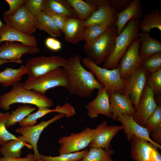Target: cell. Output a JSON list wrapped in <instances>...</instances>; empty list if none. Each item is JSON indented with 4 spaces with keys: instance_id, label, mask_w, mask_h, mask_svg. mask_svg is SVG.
I'll use <instances>...</instances> for the list:
<instances>
[{
    "instance_id": "32",
    "label": "cell",
    "mask_w": 161,
    "mask_h": 161,
    "mask_svg": "<svg viewBox=\"0 0 161 161\" xmlns=\"http://www.w3.org/2000/svg\"><path fill=\"white\" fill-rule=\"evenodd\" d=\"M36 109L35 107H32L31 105L24 104L19 106L10 114L5 124L6 128L12 126L22 121Z\"/></svg>"
},
{
    "instance_id": "2",
    "label": "cell",
    "mask_w": 161,
    "mask_h": 161,
    "mask_svg": "<svg viewBox=\"0 0 161 161\" xmlns=\"http://www.w3.org/2000/svg\"><path fill=\"white\" fill-rule=\"evenodd\" d=\"M16 103L32 104L38 108H49L53 104L52 100L45 95L24 88L23 83L20 81L12 86L11 90L0 96V109L3 110L10 109V106Z\"/></svg>"
},
{
    "instance_id": "33",
    "label": "cell",
    "mask_w": 161,
    "mask_h": 161,
    "mask_svg": "<svg viewBox=\"0 0 161 161\" xmlns=\"http://www.w3.org/2000/svg\"><path fill=\"white\" fill-rule=\"evenodd\" d=\"M114 151L110 149L106 150L101 148L89 147L84 157L79 161H108Z\"/></svg>"
},
{
    "instance_id": "10",
    "label": "cell",
    "mask_w": 161,
    "mask_h": 161,
    "mask_svg": "<svg viewBox=\"0 0 161 161\" xmlns=\"http://www.w3.org/2000/svg\"><path fill=\"white\" fill-rule=\"evenodd\" d=\"M149 74L141 66L124 79L125 89L124 94L128 95L131 100L136 110L146 85Z\"/></svg>"
},
{
    "instance_id": "46",
    "label": "cell",
    "mask_w": 161,
    "mask_h": 161,
    "mask_svg": "<svg viewBox=\"0 0 161 161\" xmlns=\"http://www.w3.org/2000/svg\"><path fill=\"white\" fill-rule=\"evenodd\" d=\"M9 62H15L11 61H7L2 59H0V66L2 64Z\"/></svg>"
},
{
    "instance_id": "28",
    "label": "cell",
    "mask_w": 161,
    "mask_h": 161,
    "mask_svg": "<svg viewBox=\"0 0 161 161\" xmlns=\"http://www.w3.org/2000/svg\"><path fill=\"white\" fill-rule=\"evenodd\" d=\"M116 19V16L86 27L85 32L84 41L86 42H89L96 39L114 25Z\"/></svg>"
},
{
    "instance_id": "20",
    "label": "cell",
    "mask_w": 161,
    "mask_h": 161,
    "mask_svg": "<svg viewBox=\"0 0 161 161\" xmlns=\"http://www.w3.org/2000/svg\"><path fill=\"white\" fill-rule=\"evenodd\" d=\"M108 94L112 114V118L114 121L117 120L118 115L120 114H125L132 116L135 114L136 109L128 95L118 92Z\"/></svg>"
},
{
    "instance_id": "39",
    "label": "cell",
    "mask_w": 161,
    "mask_h": 161,
    "mask_svg": "<svg viewBox=\"0 0 161 161\" xmlns=\"http://www.w3.org/2000/svg\"><path fill=\"white\" fill-rule=\"evenodd\" d=\"M147 85L151 89L154 95L161 92V69L149 74L147 79Z\"/></svg>"
},
{
    "instance_id": "29",
    "label": "cell",
    "mask_w": 161,
    "mask_h": 161,
    "mask_svg": "<svg viewBox=\"0 0 161 161\" xmlns=\"http://www.w3.org/2000/svg\"><path fill=\"white\" fill-rule=\"evenodd\" d=\"M26 69L25 66L22 65L17 69L7 67L0 72V84L7 88L20 81L23 75L26 74Z\"/></svg>"
},
{
    "instance_id": "40",
    "label": "cell",
    "mask_w": 161,
    "mask_h": 161,
    "mask_svg": "<svg viewBox=\"0 0 161 161\" xmlns=\"http://www.w3.org/2000/svg\"><path fill=\"white\" fill-rule=\"evenodd\" d=\"M44 0H26L24 4L35 16L43 10Z\"/></svg>"
},
{
    "instance_id": "14",
    "label": "cell",
    "mask_w": 161,
    "mask_h": 161,
    "mask_svg": "<svg viewBox=\"0 0 161 161\" xmlns=\"http://www.w3.org/2000/svg\"><path fill=\"white\" fill-rule=\"evenodd\" d=\"M130 155L134 161H161L158 148L134 135L130 141Z\"/></svg>"
},
{
    "instance_id": "49",
    "label": "cell",
    "mask_w": 161,
    "mask_h": 161,
    "mask_svg": "<svg viewBox=\"0 0 161 161\" xmlns=\"http://www.w3.org/2000/svg\"><path fill=\"white\" fill-rule=\"evenodd\" d=\"M2 25V22H1V21L0 20V27H1Z\"/></svg>"
},
{
    "instance_id": "23",
    "label": "cell",
    "mask_w": 161,
    "mask_h": 161,
    "mask_svg": "<svg viewBox=\"0 0 161 161\" xmlns=\"http://www.w3.org/2000/svg\"><path fill=\"white\" fill-rule=\"evenodd\" d=\"M85 21L79 18H68L63 32L65 40L73 44L84 41L86 28Z\"/></svg>"
},
{
    "instance_id": "42",
    "label": "cell",
    "mask_w": 161,
    "mask_h": 161,
    "mask_svg": "<svg viewBox=\"0 0 161 161\" xmlns=\"http://www.w3.org/2000/svg\"><path fill=\"white\" fill-rule=\"evenodd\" d=\"M26 0H6L9 6L8 10L4 12L3 16H11L14 15L21 6L24 4Z\"/></svg>"
},
{
    "instance_id": "12",
    "label": "cell",
    "mask_w": 161,
    "mask_h": 161,
    "mask_svg": "<svg viewBox=\"0 0 161 161\" xmlns=\"http://www.w3.org/2000/svg\"><path fill=\"white\" fill-rule=\"evenodd\" d=\"M65 116L64 114L59 113L52 118L47 120H42L38 124L28 127H21L15 129L16 133L21 134L23 139L29 143L33 149L34 155L37 159H40V154L38 152L37 144L40 136L49 125Z\"/></svg>"
},
{
    "instance_id": "48",
    "label": "cell",
    "mask_w": 161,
    "mask_h": 161,
    "mask_svg": "<svg viewBox=\"0 0 161 161\" xmlns=\"http://www.w3.org/2000/svg\"><path fill=\"white\" fill-rule=\"evenodd\" d=\"M35 161H44L42 160H41V158L37 159Z\"/></svg>"
},
{
    "instance_id": "6",
    "label": "cell",
    "mask_w": 161,
    "mask_h": 161,
    "mask_svg": "<svg viewBox=\"0 0 161 161\" xmlns=\"http://www.w3.org/2000/svg\"><path fill=\"white\" fill-rule=\"evenodd\" d=\"M84 66L94 74L97 79L103 85L108 94L118 92L124 94L125 81L121 78L118 68L108 69L97 65L86 58L81 60Z\"/></svg>"
},
{
    "instance_id": "16",
    "label": "cell",
    "mask_w": 161,
    "mask_h": 161,
    "mask_svg": "<svg viewBox=\"0 0 161 161\" xmlns=\"http://www.w3.org/2000/svg\"><path fill=\"white\" fill-rule=\"evenodd\" d=\"M40 52L37 47L27 45L15 41H6L0 46V59L13 61L21 64L22 56L25 54H34Z\"/></svg>"
},
{
    "instance_id": "11",
    "label": "cell",
    "mask_w": 161,
    "mask_h": 161,
    "mask_svg": "<svg viewBox=\"0 0 161 161\" xmlns=\"http://www.w3.org/2000/svg\"><path fill=\"white\" fill-rule=\"evenodd\" d=\"M5 24L23 33L32 35L36 30L34 26L35 16L22 4L11 16H3Z\"/></svg>"
},
{
    "instance_id": "5",
    "label": "cell",
    "mask_w": 161,
    "mask_h": 161,
    "mask_svg": "<svg viewBox=\"0 0 161 161\" xmlns=\"http://www.w3.org/2000/svg\"><path fill=\"white\" fill-rule=\"evenodd\" d=\"M23 84L25 89L33 90L44 95L47 90L51 88L61 86L68 90L69 88L67 78L61 67L37 77L28 78Z\"/></svg>"
},
{
    "instance_id": "26",
    "label": "cell",
    "mask_w": 161,
    "mask_h": 161,
    "mask_svg": "<svg viewBox=\"0 0 161 161\" xmlns=\"http://www.w3.org/2000/svg\"><path fill=\"white\" fill-rule=\"evenodd\" d=\"M43 11L64 15L68 18H78L66 0H44Z\"/></svg>"
},
{
    "instance_id": "4",
    "label": "cell",
    "mask_w": 161,
    "mask_h": 161,
    "mask_svg": "<svg viewBox=\"0 0 161 161\" xmlns=\"http://www.w3.org/2000/svg\"><path fill=\"white\" fill-rule=\"evenodd\" d=\"M117 36L114 25L93 41L85 42L86 58L97 65L104 63L113 49Z\"/></svg>"
},
{
    "instance_id": "7",
    "label": "cell",
    "mask_w": 161,
    "mask_h": 161,
    "mask_svg": "<svg viewBox=\"0 0 161 161\" xmlns=\"http://www.w3.org/2000/svg\"><path fill=\"white\" fill-rule=\"evenodd\" d=\"M132 0H86L96 6L97 9L85 21L86 27L98 23L115 16L124 10Z\"/></svg>"
},
{
    "instance_id": "19",
    "label": "cell",
    "mask_w": 161,
    "mask_h": 161,
    "mask_svg": "<svg viewBox=\"0 0 161 161\" xmlns=\"http://www.w3.org/2000/svg\"><path fill=\"white\" fill-rule=\"evenodd\" d=\"M88 116L91 118L97 117L99 114L112 118L109 97L104 87L98 90L97 96L86 106Z\"/></svg>"
},
{
    "instance_id": "15",
    "label": "cell",
    "mask_w": 161,
    "mask_h": 161,
    "mask_svg": "<svg viewBox=\"0 0 161 161\" xmlns=\"http://www.w3.org/2000/svg\"><path fill=\"white\" fill-rule=\"evenodd\" d=\"M123 129L121 126H108L104 120L94 129V132L89 144V147L101 148L107 150L111 148V142L118 131Z\"/></svg>"
},
{
    "instance_id": "18",
    "label": "cell",
    "mask_w": 161,
    "mask_h": 161,
    "mask_svg": "<svg viewBox=\"0 0 161 161\" xmlns=\"http://www.w3.org/2000/svg\"><path fill=\"white\" fill-rule=\"evenodd\" d=\"M152 90L146 84L135 113L133 116V119L136 122L143 127H145L147 121L157 105Z\"/></svg>"
},
{
    "instance_id": "36",
    "label": "cell",
    "mask_w": 161,
    "mask_h": 161,
    "mask_svg": "<svg viewBox=\"0 0 161 161\" xmlns=\"http://www.w3.org/2000/svg\"><path fill=\"white\" fill-rule=\"evenodd\" d=\"M150 74L161 69V52L143 59L140 66Z\"/></svg>"
},
{
    "instance_id": "45",
    "label": "cell",
    "mask_w": 161,
    "mask_h": 161,
    "mask_svg": "<svg viewBox=\"0 0 161 161\" xmlns=\"http://www.w3.org/2000/svg\"><path fill=\"white\" fill-rule=\"evenodd\" d=\"M151 134L152 135L153 140L155 142L160 145L161 143V129Z\"/></svg>"
},
{
    "instance_id": "41",
    "label": "cell",
    "mask_w": 161,
    "mask_h": 161,
    "mask_svg": "<svg viewBox=\"0 0 161 161\" xmlns=\"http://www.w3.org/2000/svg\"><path fill=\"white\" fill-rule=\"evenodd\" d=\"M45 13L51 17L57 28L62 32H63L68 18L64 15L52 12H48Z\"/></svg>"
},
{
    "instance_id": "21",
    "label": "cell",
    "mask_w": 161,
    "mask_h": 161,
    "mask_svg": "<svg viewBox=\"0 0 161 161\" xmlns=\"http://www.w3.org/2000/svg\"><path fill=\"white\" fill-rule=\"evenodd\" d=\"M116 16L117 19L115 25L118 35L129 20L133 18L139 20L142 18L143 13L141 1L132 0L124 10L117 13Z\"/></svg>"
},
{
    "instance_id": "22",
    "label": "cell",
    "mask_w": 161,
    "mask_h": 161,
    "mask_svg": "<svg viewBox=\"0 0 161 161\" xmlns=\"http://www.w3.org/2000/svg\"><path fill=\"white\" fill-rule=\"evenodd\" d=\"M4 41L19 42L32 47L38 45L37 40L34 35L23 33L5 24L0 27V43Z\"/></svg>"
},
{
    "instance_id": "25",
    "label": "cell",
    "mask_w": 161,
    "mask_h": 161,
    "mask_svg": "<svg viewBox=\"0 0 161 161\" xmlns=\"http://www.w3.org/2000/svg\"><path fill=\"white\" fill-rule=\"evenodd\" d=\"M17 139L8 141L1 145L0 153L3 157L7 158L20 157L22 149L24 146L32 149V146L27 143L21 135L17 137Z\"/></svg>"
},
{
    "instance_id": "13",
    "label": "cell",
    "mask_w": 161,
    "mask_h": 161,
    "mask_svg": "<svg viewBox=\"0 0 161 161\" xmlns=\"http://www.w3.org/2000/svg\"><path fill=\"white\" fill-rule=\"evenodd\" d=\"M140 47V41L138 36L120 60L117 67L122 79H126L141 66L143 59L139 54Z\"/></svg>"
},
{
    "instance_id": "9",
    "label": "cell",
    "mask_w": 161,
    "mask_h": 161,
    "mask_svg": "<svg viewBox=\"0 0 161 161\" xmlns=\"http://www.w3.org/2000/svg\"><path fill=\"white\" fill-rule=\"evenodd\" d=\"M94 132V129L86 127L80 132L61 137L58 140L59 154L79 151L89 146Z\"/></svg>"
},
{
    "instance_id": "35",
    "label": "cell",
    "mask_w": 161,
    "mask_h": 161,
    "mask_svg": "<svg viewBox=\"0 0 161 161\" xmlns=\"http://www.w3.org/2000/svg\"><path fill=\"white\" fill-rule=\"evenodd\" d=\"M58 112V109L55 108L53 109L49 108L40 107H38V110L36 112L30 114L22 121L18 123L21 127H28L35 125L37 120L45 115L52 112Z\"/></svg>"
},
{
    "instance_id": "24",
    "label": "cell",
    "mask_w": 161,
    "mask_h": 161,
    "mask_svg": "<svg viewBox=\"0 0 161 161\" xmlns=\"http://www.w3.org/2000/svg\"><path fill=\"white\" fill-rule=\"evenodd\" d=\"M140 41L139 53L141 57L144 59L155 53L161 52V43L156 38H151L149 32H139Z\"/></svg>"
},
{
    "instance_id": "1",
    "label": "cell",
    "mask_w": 161,
    "mask_h": 161,
    "mask_svg": "<svg viewBox=\"0 0 161 161\" xmlns=\"http://www.w3.org/2000/svg\"><path fill=\"white\" fill-rule=\"evenodd\" d=\"M81 58V55L75 54L66 59V64L62 68L68 80L70 93L82 98L90 97L95 90H99L104 86L93 72L83 67Z\"/></svg>"
},
{
    "instance_id": "47",
    "label": "cell",
    "mask_w": 161,
    "mask_h": 161,
    "mask_svg": "<svg viewBox=\"0 0 161 161\" xmlns=\"http://www.w3.org/2000/svg\"><path fill=\"white\" fill-rule=\"evenodd\" d=\"M108 161H116L115 160H113L111 157Z\"/></svg>"
},
{
    "instance_id": "17",
    "label": "cell",
    "mask_w": 161,
    "mask_h": 161,
    "mask_svg": "<svg viewBox=\"0 0 161 161\" xmlns=\"http://www.w3.org/2000/svg\"><path fill=\"white\" fill-rule=\"evenodd\" d=\"M117 120L121 123L123 127V133L126 135L129 141H131L134 135L149 142L156 147L161 149L160 145L150 138V134L147 129L136 122L133 119V116L120 114L118 115Z\"/></svg>"
},
{
    "instance_id": "34",
    "label": "cell",
    "mask_w": 161,
    "mask_h": 161,
    "mask_svg": "<svg viewBox=\"0 0 161 161\" xmlns=\"http://www.w3.org/2000/svg\"><path fill=\"white\" fill-rule=\"evenodd\" d=\"M88 149L86 148L79 151L59 154L55 157L40 154V158L44 161H79L83 158Z\"/></svg>"
},
{
    "instance_id": "3",
    "label": "cell",
    "mask_w": 161,
    "mask_h": 161,
    "mask_svg": "<svg viewBox=\"0 0 161 161\" xmlns=\"http://www.w3.org/2000/svg\"><path fill=\"white\" fill-rule=\"evenodd\" d=\"M140 21L136 18L131 19L127 22L121 33L117 35L113 49L104 62L103 68L112 69L117 68L121 58L138 36Z\"/></svg>"
},
{
    "instance_id": "27",
    "label": "cell",
    "mask_w": 161,
    "mask_h": 161,
    "mask_svg": "<svg viewBox=\"0 0 161 161\" xmlns=\"http://www.w3.org/2000/svg\"><path fill=\"white\" fill-rule=\"evenodd\" d=\"M34 26L36 29L44 31L52 37L62 35V32L56 27L51 17L43 10L35 16Z\"/></svg>"
},
{
    "instance_id": "37",
    "label": "cell",
    "mask_w": 161,
    "mask_h": 161,
    "mask_svg": "<svg viewBox=\"0 0 161 161\" xmlns=\"http://www.w3.org/2000/svg\"><path fill=\"white\" fill-rule=\"evenodd\" d=\"M145 127L150 134L161 129V105L157 104L156 108L147 121Z\"/></svg>"
},
{
    "instance_id": "30",
    "label": "cell",
    "mask_w": 161,
    "mask_h": 161,
    "mask_svg": "<svg viewBox=\"0 0 161 161\" xmlns=\"http://www.w3.org/2000/svg\"><path fill=\"white\" fill-rule=\"evenodd\" d=\"M72 7L78 17L84 21L87 20L98 9L93 4L82 0H66Z\"/></svg>"
},
{
    "instance_id": "43",
    "label": "cell",
    "mask_w": 161,
    "mask_h": 161,
    "mask_svg": "<svg viewBox=\"0 0 161 161\" xmlns=\"http://www.w3.org/2000/svg\"><path fill=\"white\" fill-rule=\"evenodd\" d=\"M45 43L48 48L53 51H58L62 48V46L61 42L53 37L47 38Z\"/></svg>"
},
{
    "instance_id": "8",
    "label": "cell",
    "mask_w": 161,
    "mask_h": 161,
    "mask_svg": "<svg viewBox=\"0 0 161 161\" xmlns=\"http://www.w3.org/2000/svg\"><path fill=\"white\" fill-rule=\"evenodd\" d=\"M66 61V59L58 55L32 58L27 61L25 65L26 74L29 78L37 77L56 68L64 67Z\"/></svg>"
},
{
    "instance_id": "38",
    "label": "cell",
    "mask_w": 161,
    "mask_h": 161,
    "mask_svg": "<svg viewBox=\"0 0 161 161\" xmlns=\"http://www.w3.org/2000/svg\"><path fill=\"white\" fill-rule=\"evenodd\" d=\"M10 114L9 111L4 113L0 112V145H1L8 141L17 138L9 131L5 126Z\"/></svg>"
},
{
    "instance_id": "44",
    "label": "cell",
    "mask_w": 161,
    "mask_h": 161,
    "mask_svg": "<svg viewBox=\"0 0 161 161\" xmlns=\"http://www.w3.org/2000/svg\"><path fill=\"white\" fill-rule=\"evenodd\" d=\"M37 158L33 154L30 153L24 158H7L0 157V161H35Z\"/></svg>"
},
{
    "instance_id": "31",
    "label": "cell",
    "mask_w": 161,
    "mask_h": 161,
    "mask_svg": "<svg viewBox=\"0 0 161 161\" xmlns=\"http://www.w3.org/2000/svg\"><path fill=\"white\" fill-rule=\"evenodd\" d=\"M139 28L142 32H150L151 29L157 28L161 31V15L160 10L156 9L145 15L140 21Z\"/></svg>"
}]
</instances>
